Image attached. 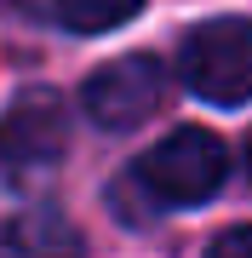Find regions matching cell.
<instances>
[{
    "label": "cell",
    "mask_w": 252,
    "mask_h": 258,
    "mask_svg": "<svg viewBox=\"0 0 252 258\" xmlns=\"http://www.w3.org/2000/svg\"><path fill=\"white\" fill-rule=\"evenodd\" d=\"M184 81L206 103H241L252 98V23L212 18L184 40Z\"/></svg>",
    "instance_id": "obj_1"
},
{
    "label": "cell",
    "mask_w": 252,
    "mask_h": 258,
    "mask_svg": "<svg viewBox=\"0 0 252 258\" xmlns=\"http://www.w3.org/2000/svg\"><path fill=\"white\" fill-rule=\"evenodd\" d=\"M224 178H229V155H224V144H218L212 132H201V126L166 132V138L143 155V184H149V195H160V201L195 207V201L224 189Z\"/></svg>",
    "instance_id": "obj_2"
},
{
    "label": "cell",
    "mask_w": 252,
    "mask_h": 258,
    "mask_svg": "<svg viewBox=\"0 0 252 258\" xmlns=\"http://www.w3.org/2000/svg\"><path fill=\"white\" fill-rule=\"evenodd\" d=\"M160 98H166V75H160L155 57H115V63L92 69V81H86V92H80L86 115H92L103 132L143 126V120L160 109Z\"/></svg>",
    "instance_id": "obj_3"
},
{
    "label": "cell",
    "mask_w": 252,
    "mask_h": 258,
    "mask_svg": "<svg viewBox=\"0 0 252 258\" xmlns=\"http://www.w3.org/2000/svg\"><path fill=\"white\" fill-rule=\"evenodd\" d=\"M63 144H69V120H63V103L52 92H23L6 115H0V166H6L12 178L57 166Z\"/></svg>",
    "instance_id": "obj_4"
},
{
    "label": "cell",
    "mask_w": 252,
    "mask_h": 258,
    "mask_svg": "<svg viewBox=\"0 0 252 258\" xmlns=\"http://www.w3.org/2000/svg\"><path fill=\"white\" fill-rule=\"evenodd\" d=\"M143 0H57V23L75 29V35H103V29L138 18Z\"/></svg>",
    "instance_id": "obj_5"
},
{
    "label": "cell",
    "mask_w": 252,
    "mask_h": 258,
    "mask_svg": "<svg viewBox=\"0 0 252 258\" xmlns=\"http://www.w3.org/2000/svg\"><path fill=\"white\" fill-rule=\"evenodd\" d=\"M212 252H218V258H229V252H252V230H229V235H218Z\"/></svg>",
    "instance_id": "obj_6"
}]
</instances>
